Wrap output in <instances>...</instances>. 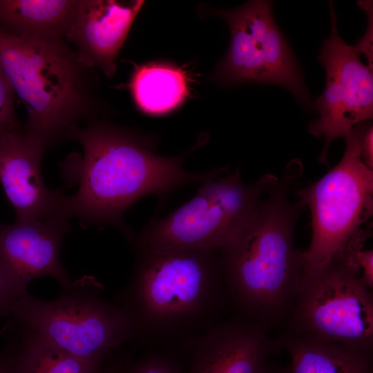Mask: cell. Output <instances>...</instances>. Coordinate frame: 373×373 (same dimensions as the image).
Masks as SVG:
<instances>
[{
  "instance_id": "6da1fadb",
  "label": "cell",
  "mask_w": 373,
  "mask_h": 373,
  "mask_svg": "<svg viewBox=\"0 0 373 373\" xmlns=\"http://www.w3.org/2000/svg\"><path fill=\"white\" fill-rule=\"evenodd\" d=\"M69 140L79 142L84 155L75 163L79 189L66 196L61 216L77 218L84 227L113 225L124 233L129 227L123 215L140 198L153 193L163 198L180 186L202 183L218 171H188L182 166L188 153L157 155L145 137L102 119L75 127Z\"/></svg>"
},
{
  "instance_id": "7a4b0ae2",
  "label": "cell",
  "mask_w": 373,
  "mask_h": 373,
  "mask_svg": "<svg viewBox=\"0 0 373 373\" xmlns=\"http://www.w3.org/2000/svg\"><path fill=\"white\" fill-rule=\"evenodd\" d=\"M296 163L266 191L233 239L220 249L231 303L266 327L290 315L304 275L303 251L294 245L303 204L289 189Z\"/></svg>"
},
{
  "instance_id": "3957f363",
  "label": "cell",
  "mask_w": 373,
  "mask_h": 373,
  "mask_svg": "<svg viewBox=\"0 0 373 373\" xmlns=\"http://www.w3.org/2000/svg\"><path fill=\"white\" fill-rule=\"evenodd\" d=\"M133 249L134 271L117 303L132 318L137 337L147 343L185 341L221 321L231 302L220 249Z\"/></svg>"
},
{
  "instance_id": "277c9868",
  "label": "cell",
  "mask_w": 373,
  "mask_h": 373,
  "mask_svg": "<svg viewBox=\"0 0 373 373\" xmlns=\"http://www.w3.org/2000/svg\"><path fill=\"white\" fill-rule=\"evenodd\" d=\"M0 69L26 107L23 133L46 149L69 140L81 120L103 113L98 78L64 41L19 37L0 28Z\"/></svg>"
},
{
  "instance_id": "5b68a950",
  "label": "cell",
  "mask_w": 373,
  "mask_h": 373,
  "mask_svg": "<svg viewBox=\"0 0 373 373\" xmlns=\"http://www.w3.org/2000/svg\"><path fill=\"white\" fill-rule=\"evenodd\" d=\"M103 288L85 276L52 301L27 293L12 304L2 332L37 338L78 357L105 359L137 338V330L123 307L99 297Z\"/></svg>"
},
{
  "instance_id": "8992f818",
  "label": "cell",
  "mask_w": 373,
  "mask_h": 373,
  "mask_svg": "<svg viewBox=\"0 0 373 373\" xmlns=\"http://www.w3.org/2000/svg\"><path fill=\"white\" fill-rule=\"evenodd\" d=\"M277 178L265 174L247 184L239 169L231 173L227 166L220 168L189 201L124 236L133 248L153 251L220 249L238 233Z\"/></svg>"
},
{
  "instance_id": "52a82bcc",
  "label": "cell",
  "mask_w": 373,
  "mask_h": 373,
  "mask_svg": "<svg viewBox=\"0 0 373 373\" xmlns=\"http://www.w3.org/2000/svg\"><path fill=\"white\" fill-rule=\"evenodd\" d=\"M367 126L365 122L355 126L345 137L341 161L320 180L296 192L312 215V238L303 251L304 274L318 271L338 258L372 214L373 172L361 157Z\"/></svg>"
},
{
  "instance_id": "ba28073f",
  "label": "cell",
  "mask_w": 373,
  "mask_h": 373,
  "mask_svg": "<svg viewBox=\"0 0 373 373\" xmlns=\"http://www.w3.org/2000/svg\"><path fill=\"white\" fill-rule=\"evenodd\" d=\"M289 316L286 331L372 353V289L342 256L304 274Z\"/></svg>"
},
{
  "instance_id": "9c48e42d",
  "label": "cell",
  "mask_w": 373,
  "mask_h": 373,
  "mask_svg": "<svg viewBox=\"0 0 373 373\" xmlns=\"http://www.w3.org/2000/svg\"><path fill=\"white\" fill-rule=\"evenodd\" d=\"M231 32L229 48L211 79L222 86L253 82L288 89L303 106L312 108L301 70L272 12V1H248L231 10L213 11Z\"/></svg>"
},
{
  "instance_id": "30bf717a",
  "label": "cell",
  "mask_w": 373,
  "mask_h": 373,
  "mask_svg": "<svg viewBox=\"0 0 373 373\" xmlns=\"http://www.w3.org/2000/svg\"><path fill=\"white\" fill-rule=\"evenodd\" d=\"M331 32L323 42L318 58L324 66L326 82L323 93L314 102L319 117L309 125L308 131L316 137H325V144L319 157L327 162L332 142L346 137L356 125L372 118V70L361 59V53L340 37L333 2L329 1Z\"/></svg>"
},
{
  "instance_id": "8fae6325",
  "label": "cell",
  "mask_w": 373,
  "mask_h": 373,
  "mask_svg": "<svg viewBox=\"0 0 373 373\" xmlns=\"http://www.w3.org/2000/svg\"><path fill=\"white\" fill-rule=\"evenodd\" d=\"M70 231L68 219L60 216L0 223V267L19 297L38 277H53L63 288L72 284L59 257L62 240Z\"/></svg>"
},
{
  "instance_id": "7c38bea8",
  "label": "cell",
  "mask_w": 373,
  "mask_h": 373,
  "mask_svg": "<svg viewBox=\"0 0 373 373\" xmlns=\"http://www.w3.org/2000/svg\"><path fill=\"white\" fill-rule=\"evenodd\" d=\"M267 327L245 316L221 320L189 338V373H268L267 359L279 347Z\"/></svg>"
},
{
  "instance_id": "4fadbf2b",
  "label": "cell",
  "mask_w": 373,
  "mask_h": 373,
  "mask_svg": "<svg viewBox=\"0 0 373 373\" xmlns=\"http://www.w3.org/2000/svg\"><path fill=\"white\" fill-rule=\"evenodd\" d=\"M46 147L23 131L0 133V182L15 209L16 221L60 216L66 196L44 182L41 164Z\"/></svg>"
},
{
  "instance_id": "5bb4252c",
  "label": "cell",
  "mask_w": 373,
  "mask_h": 373,
  "mask_svg": "<svg viewBox=\"0 0 373 373\" xmlns=\"http://www.w3.org/2000/svg\"><path fill=\"white\" fill-rule=\"evenodd\" d=\"M144 1L79 0L66 39L90 67L107 77Z\"/></svg>"
},
{
  "instance_id": "9a60e30c",
  "label": "cell",
  "mask_w": 373,
  "mask_h": 373,
  "mask_svg": "<svg viewBox=\"0 0 373 373\" xmlns=\"http://www.w3.org/2000/svg\"><path fill=\"white\" fill-rule=\"evenodd\" d=\"M79 0H0V28L46 41L66 39Z\"/></svg>"
},
{
  "instance_id": "2e32d148",
  "label": "cell",
  "mask_w": 373,
  "mask_h": 373,
  "mask_svg": "<svg viewBox=\"0 0 373 373\" xmlns=\"http://www.w3.org/2000/svg\"><path fill=\"white\" fill-rule=\"evenodd\" d=\"M278 343L290 356L287 373H372V353L288 331Z\"/></svg>"
},
{
  "instance_id": "e0dca14e",
  "label": "cell",
  "mask_w": 373,
  "mask_h": 373,
  "mask_svg": "<svg viewBox=\"0 0 373 373\" xmlns=\"http://www.w3.org/2000/svg\"><path fill=\"white\" fill-rule=\"evenodd\" d=\"M130 87L138 107L150 114L171 111L185 99L189 93L185 73L166 64L137 66Z\"/></svg>"
},
{
  "instance_id": "ac0fdd59",
  "label": "cell",
  "mask_w": 373,
  "mask_h": 373,
  "mask_svg": "<svg viewBox=\"0 0 373 373\" xmlns=\"http://www.w3.org/2000/svg\"><path fill=\"white\" fill-rule=\"evenodd\" d=\"M3 335L19 338L4 353L13 373H99L105 360L78 357L31 337Z\"/></svg>"
},
{
  "instance_id": "d6986e66",
  "label": "cell",
  "mask_w": 373,
  "mask_h": 373,
  "mask_svg": "<svg viewBox=\"0 0 373 373\" xmlns=\"http://www.w3.org/2000/svg\"><path fill=\"white\" fill-rule=\"evenodd\" d=\"M15 96L10 82L0 69V133L22 131L15 115Z\"/></svg>"
},
{
  "instance_id": "ffe728a7",
  "label": "cell",
  "mask_w": 373,
  "mask_h": 373,
  "mask_svg": "<svg viewBox=\"0 0 373 373\" xmlns=\"http://www.w3.org/2000/svg\"><path fill=\"white\" fill-rule=\"evenodd\" d=\"M125 373H183L174 358L164 353H151L135 364Z\"/></svg>"
},
{
  "instance_id": "44dd1931",
  "label": "cell",
  "mask_w": 373,
  "mask_h": 373,
  "mask_svg": "<svg viewBox=\"0 0 373 373\" xmlns=\"http://www.w3.org/2000/svg\"><path fill=\"white\" fill-rule=\"evenodd\" d=\"M358 4L361 8L364 10L368 18V25L367 30L362 38H361L355 48L361 54L363 53L367 59V66L372 70L373 60V8L372 1H359Z\"/></svg>"
},
{
  "instance_id": "7402d4cb",
  "label": "cell",
  "mask_w": 373,
  "mask_h": 373,
  "mask_svg": "<svg viewBox=\"0 0 373 373\" xmlns=\"http://www.w3.org/2000/svg\"><path fill=\"white\" fill-rule=\"evenodd\" d=\"M19 298L0 267V316H8L12 304Z\"/></svg>"
},
{
  "instance_id": "603a6c76",
  "label": "cell",
  "mask_w": 373,
  "mask_h": 373,
  "mask_svg": "<svg viewBox=\"0 0 373 373\" xmlns=\"http://www.w3.org/2000/svg\"><path fill=\"white\" fill-rule=\"evenodd\" d=\"M361 157L363 163L370 169L373 167V126L367 125L364 133L361 150Z\"/></svg>"
},
{
  "instance_id": "cb8c5ba5",
  "label": "cell",
  "mask_w": 373,
  "mask_h": 373,
  "mask_svg": "<svg viewBox=\"0 0 373 373\" xmlns=\"http://www.w3.org/2000/svg\"><path fill=\"white\" fill-rule=\"evenodd\" d=\"M0 373H13L10 361L5 354H0Z\"/></svg>"
},
{
  "instance_id": "d4e9b609",
  "label": "cell",
  "mask_w": 373,
  "mask_h": 373,
  "mask_svg": "<svg viewBox=\"0 0 373 373\" xmlns=\"http://www.w3.org/2000/svg\"><path fill=\"white\" fill-rule=\"evenodd\" d=\"M99 373H125V372L119 365L112 364L104 367L102 366Z\"/></svg>"
},
{
  "instance_id": "484cf974",
  "label": "cell",
  "mask_w": 373,
  "mask_h": 373,
  "mask_svg": "<svg viewBox=\"0 0 373 373\" xmlns=\"http://www.w3.org/2000/svg\"><path fill=\"white\" fill-rule=\"evenodd\" d=\"M268 373H287V372H276L275 370H269V371L268 372Z\"/></svg>"
}]
</instances>
